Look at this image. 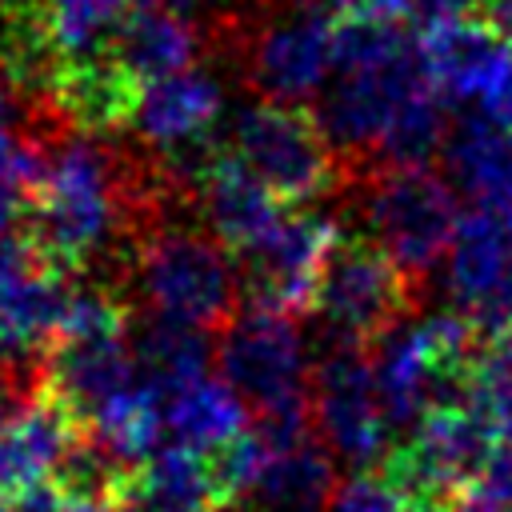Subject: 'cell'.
I'll use <instances>...</instances> for the list:
<instances>
[{
  "label": "cell",
  "instance_id": "obj_1",
  "mask_svg": "<svg viewBox=\"0 0 512 512\" xmlns=\"http://www.w3.org/2000/svg\"><path fill=\"white\" fill-rule=\"evenodd\" d=\"M132 296H140L152 316L224 332L240 312L244 288L240 268H232V252L208 228L168 220L136 248L128 300Z\"/></svg>",
  "mask_w": 512,
  "mask_h": 512
},
{
  "label": "cell",
  "instance_id": "obj_34",
  "mask_svg": "<svg viewBox=\"0 0 512 512\" xmlns=\"http://www.w3.org/2000/svg\"><path fill=\"white\" fill-rule=\"evenodd\" d=\"M404 512H432V508H404Z\"/></svg>",
  "mask_w": 512,
  "mask_h": 512
},
{
  "label": "cell",
  "instance_id": "obj_21",
  "mask_svg": "<svg viewBox=\"0 0 512 512\" xmlns=\"http://www.w3.org/2000/svg\"><path fill=\"white\" fill-rule=\"evenodd\" d=\"M416 48H420V40H412V32L400 24V16L340 12L332 24L336 72H372V68L412 56Z\"/></svg>",
  "mask_w": 512,
  "mask_h": 512
},
{
  "label": "cell",
  "instance_id": "obj_14",
  "mask_svg": "<svg viewBox=\"0 0 512 512\" xmlns=\"http://www.w3.org/2000/svg\"><path fill=\"white\" fill-rule=\"evenodd\" d=\"M120 512H224L208 456L164 444L148 460H140L124 488H120Z\"/></svg>",
  "mask_w": 512,
  "mask_h": 512
},
{
  "label": "cell",
  "instance_id": "obj_4",
  "mask_svg": "<svg viewBox=\"0 0 512 512\" xmlns=\"http://www.w3.org/2000/svg\"><path fill=\"white\" fill-rule=\"evenodd\" d=\"M416 284L368 232H340L316 292V312L332 344L372 348L416 304Z\"/></svg>",
  "mask_w": 512,
  "mask_h": 512
},
{
  "label": "cell",
  "instance_id": "obj_29",
  "mask_svg": "<svg viewBox=\"0 0 512 512\" xmlns=\"http://www.w3.org/2000/svg\"><path fill=\"white\" fill-rule=\"evenodd\" d=\"M288 8H300V12H328V16H340L352 8V0H280Z\"/></svg>",
  "mask_w": 512,
  "mask_h": 512
},
{
  "label": "cell",
  "instance_id": "obj_27",
  "mask_svg": "<svg viewBox=\"0 0 512 512\" xmlns=\"http://www.w3.org/2000/svg\"><path fill=\"white\" fill-rule=\"evenodd\" d=\"M420 12H428V20H440V16H476L480 12V0H416Z\"/></svg>",
  "mask_w": 512,
  "mask_h": 512
},
{
  "label": "cell",
  "instance_id": "obj_8",
  "mask_svg": "<svg viewBox=\"0 0 512 512\" xmlns=\"http://www.w3.org/2000/svg\"><path fill=\"white\" fill-rule=\"evenodd\" d=\"M420 64L444 100H488L512 68V44L480 16H440L420 32Z\"/></svg>",
  "mask_w": 512,
  "mask_h": 512
},
{
  "label": "cell",
  "instance_id": "obj_33",
  "mask_svg": "<svg viewBox=\"0 0 512 512\" xmlns=\"http://www.w3.org/2000/svg\"><path fill=\"white\" fill-rule=\"evenodd\" d=\"M0 512H16V504H12V496H4V492H0Z\"/></svg>",
  "mask_w": 512,
  "mask_h": 512
},
{
  "label": "cell",
  "instance_id": "obj_12",
  "mask_svg": "<svg viewBox=\"0 0 512 512\" xmlns=\"http://www.w3.org/2000/svg\"><path fill=\"white\" fill-rule=\"evenodd\" d=\"M80 436L84 428L68 404L40 388V396H32L0 432V492L20 496L24 488L52 480Z\"/></svg>",
  "mask_w": 512,
  "mask_h": 512
},
{
  "label": "cell",
  "instance_id": "obj_16",
  "mask_svg": "<svg viewBox=\"0 0 512 512\" xmlns=\"http://www.w3.org/2000/svg\"><path fill=\"white\" fill-rule=\"evenodd\" d=\"M444 160L452 184L476 200V208H496L512 180V136L488 116H464L444 140Z\"/></svg>",
  "mask_w": 512,
  "mask_h": 512
},
{
  "label": "cell",
  "instance_id": "obj_18",
  "mask_svg": "<svg viewBox=\"0 0 512 512\" xmlns=\"http://www.w3.org/2000/svg\"><path fill=\"white\" fill-rule=\"evenodd\" d=\"M164 432L172 444L192 452H212L244 432V404L224 380H196L172 396H164Z\"/></svg>",
  "mask_w": 512,
  "mask_h": 512
},
{
  "label": "cell",
  "instance_id": "obj_31",
  "mask_svg": "<svg viewBox=\"0 0 512 512\" xmlns=\"http://www.w3.org/2000/svg\"><path fill=\"white\" fill-rule=\"evenodd\" d=\"M136 8H172V12H184V8H192V4H200V0H132Z\"/></svg>",
  "mask_w": 512,
  "mask_h": 512
},
{
  "label": "cell",
  "instance_id": "obj_10",
  "mask_svg": "<svg viewBox=\"0 0 512 512\" xmlns=\"http://www.w3.org/2000/svg\"><path fill=\"white\" fill-rule=\"evenodd\" d=\"M196 208L204 216V228L232 256L252 252L284 220V204L272 196V188L256 180L244 168V160L232 156L228 148H220V156L204 168L196 184Z\"/></svg>",
  "mask_w": 512,
  "mask_h": 512
},
{
  "label": "cell",
  "instance_id": "obj_5",
  "mask_svg": "<svg viewBox=\"0 0 512 512\" xmlns=\"http://www.w3.org/2000/svg\"><path fill=\"white\" fill-rule=\"evenodd\" d=\"M216 360H220V380L232 384L236 396L256 408V416L312 400L304 340L292 316L240 304L236 320L220 332Z\"/></svg>",
  "mask_w": 512,
  "mask_h": 512
},
{
  "label": "cell",
  "instance_id": "obj_25",
  "mask_svg": "<svg viewBox=\"0 0 512 512\" xmlns=\"http://www.w3.org/2000/svg\"><path fill=\"white\" fill-rule=\"evenodd\" d=\"M484 112H488V116H492V120H496V124H500V128L512 136V68H508V72H504V80H500V84L488 92Z\"/></svg>",
  "mask_w": 512,
  "mask_h": 512
},
{
  "label": "cell",
  "instance_id": "obj_30",
  "mask_svg": "<svg viewBox=\"0 0 512 512\" xmlns=\"http://www.w3.org/2000/svg\"><path fill=\"white\" fill-rule=\"evenodd\" d=\"M60 512H120L116 500H84V496H68Z\"/></svg>",
  "mask_w": 512,
  "mask_h": 512
},
{
  "label": "cell",
  "instance_id": "obj_11",
  "mask_svg": "<svg viewBox=\"0 0 512 512\" xmlns=\"http://www.w3.org/2000/svg\"><path fill=\"white\" fill-rule=\"evenodd\" d=\"M140 96L144 84L120 64V56H96V60L60 64L48 104L68 132L116 136L132 128Z\"/></svg>",
  "mask_w": 512,
  "mask_h": 512
},
{
  "label": "cell",
  "instance_id": "obj_23",
  "mask_svg": "<svg viewBox=\"0 0 512 512\" xmlns=\"http://www.w3.org/2000/svg\"><path fill=\"white\" fill-rule=\"evenodd\" d=\"M44 156L48 136H28L0 124V232H20L44 172Z\"/></svg>",
  "mask_w": 512,
  "mask_h": 512
},
{
  "label": "cell",
  "instance_id": "obj_22",
  "mask_svg": "<svg viewBox=\"0 0 512 512\" xmlns=\"http://www.w3.org/2000/svg\"><path fill=\"white\" fill-rule=\"evenodd\" d=\"M448 112H444V96L424 84L416 88L400 112L392 116L380 148H376V168H392V164H424L444 140H448Z\"/></svg>",
  "mask_w": 512,
  "mask_h": 512
},
{
  "label": "cell",
  "instance_id": "obj_15",
  "mask_svg": "<svg viewBox=\"0 0 512 512\" xmlns=\"http://www.w3.org/2000/svg\"><path fill=\"white\" fill-rule=\"evenodd\" d=\"M208 48V36L172 8H132L116 56L120 64L148 88L164 76L192 68V60Z\"/></svg>",
  "mask_w": 512,
  "mask_h": 512
},
{
  "label": "cell",
  "instance_id": "obj_19",
  "mask_svg": "<svg viewBox=\"0 0 512 512\" xmlns=\"http://www.w3.org/2000/svg\"><path fill=\"white\" fill-rule=\"evenodd\" d=\"M332 496H336L332 452L316 440L288 452H272L252 492L260 512H328Z\"/></svg>",
  "mask_w": 512,
  "mask_h": 512
},
{
  "label": "cell",
  "instance_id": "obj_2",
  "mask_svg": "<svg viewBox=\"0 0 512 512\" xmlns=\"http://www.w3.org/2000/svg\"><path fill=\"white\" fill-rule=\"evenodd\" d=\"M228 152L272 188L284 208H308L348 184L320 116L308 104L256 100L236 112L228 132Z\"/></svg>",
  "mask_w": 512,
  "mask_h": 512
},
{
  "label": "cell",
  "instance_id": "obj_3",
  "mask_svg": "<svg viewBox=\"0 0 512 512\" xmlns=\"http://www.w3.org/2000/svg\"><path fill=\"white\" fill-rule=\"evenodd\" d=\"M356 188L368 236L396 260V268L420 292L424 276L452 248L460 224L456 184H448L424 164H392L364 172Z\"/></svg>",
  "mask_w": 512,
  "mask_h": 512
},
{
  "label": "cell",
  "instance_id": "obj_32",
  "mask_svg": "<svg viewBox=\"0 0 512 512\" xmlns=\"http://www.w3.org/2000/svg\"><path fill=\"white\" fill-rule=\"evenodd\" d=\"M492 212H500V216L512 224V180H508V188L500 192V200H496V208H492Z\"/></svg>",
  "mask_w": 512,
  "mask_h": 512
},
{
  "label": "cell",
  "instance_id": "obj_20",
  "mask_svg": "<svg viewBox=\"0 0 512 512\" xmlns=\"http://www.w3.org/2000/svg\"><path fill=\"white\" fill-rule=\"evenodd\" d=\"M48 36L60 64L116 56L132 0H44Z\"/></svg>",
  "mask_w": 512,
  "mask_h": 512
},
{
  "label": "cell",
  "instance_id": "obj_7",
  "mask_svg": "<svg viewBox=\"0 0 512 512\" xmlns=\"http://www.w3.org/2000/svg\"><path fill=\"white\" fill-rule=\"evenodd\" d=\"M312 412L324 444L360 472H376L392 452V420L380 404L364 348L332 344L324 352V360L312 368Z\"/></svg>",
  "mask_w": 512,
  "mask_h": 512
},
{
  "label": "cell",
  "instance_id": "obj_26",
  "mask_svg": "<svg viewBox=\"0 0 512 512\" xmlns=\"http://www.w3.org/2000/svg\"><path fill=\"white\" fill-rule=\"evenodd\" d=\"M476 16L512 44V0H480V12Z\"/></svg>",
  "mask_w": 512,
  "mask_h": 512
},
{
  "label": "cell",
  "instance_id": "obj_24",
  "mask_svg": "<svg viewBox=\"0 0 512 512\" xmlns=\"http://www.w3.org/2000/svg\"><path fill=\"white\" fill-rule=\"evenodd\" d=\"M328 512H404V500L380 472H360L336 488Z\"/></svg>",
  "mask_w": 512,
  "mask_h": 512
},
{
  "label": "cell",
  "instance_id": "obj_9",
  "mask_svg": "<svg viewBox=\"0 0 512 512\" xmlns=\"http://www.w3.org/2000/svg\"><path fill=\"white\" fill-rule=\"evenodd\" d=\"M140 376L128 336H56L44 348V388L68 404V412L88 428V420Z\"/></svg>",
  "mask_w": 512,
  "mask_h": 512
},
{
  "label": "cell",
  "instance_id": "obj_6",
  "mask_svg": "<svg viewBox=\"0 0 512 512\" xmlns=\"http://www.w3.org/2000/svg\"><path fill=\"white\" fill-rule=\"evenodd\" d=\"M336 236H340V224L332 216L288 208L284 220L252 252L236 256L244 304H256L292 320L316 312L320 272Z\"/></svg>",
  "mask_w": 512,
  "mask_h": 512
},
{
  "label": "cell",
  "instance_id": "obj_17",
  "mask_svg": "<svg viewBox=\"0 0 512 512\" xmlns=\"http://www.w3.org/2000/svg\"><path fill=\"white\" fill-rule=\"evenodd\" d=\"M132 352H136L140 380L152 384L160 400L196 384V380H204V368L212 360V344H208L204 328L176 324V320H164V316H152V312L140 320Z\"/></svg>",
  "mask_w": 512,
  "mask_h": 512
},
{
  "label": "cell",
  "instance_id": "obj_13",
  "mask_svg": "<svg viewBox=\"0 0 512 512\" xmlns=\"http://www.w3.org/2000/svg\"><path fill=\"white\" fill-rule=\"evenodd\" d=\"M76 300V284L40 260L0 280V344L24 356H40L64 328Z\"/></svg>",
  "mask_w": 512,
  "mask_h": 512
},
{
  "label": "cell",
  "instance_id": "obj_28",
  "mask_svg": "<svg viewBox=\"0 0 512 512\" xmlns=\"http://www.w3.org/2000/svg\"><path fill=\"white\" fill-rule=\"evenodd\" d=\"M36 396H40V392H36ZM24 404H28V396H24V392H16L12 384H4V380H0V432L8 428V420H12V416L24 408Z\"/></svg>",
  "mask_w": 512,
  "mask_h": 512
}]
</instances>
